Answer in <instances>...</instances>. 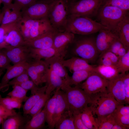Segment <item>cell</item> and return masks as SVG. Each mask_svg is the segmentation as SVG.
<instances>
[{
  "label": "cell",
  "instance_id": "obj_30",
  "mask_svg": "<svg viewBox=\"0 0 129 129\" xmlns=\"http://www.w3.org/2000/svg\"><path fill=\"white\" fill-rule=\"evenodd\" d=\"M94 71L88 70H82L74 72L66 84L70 86L78 85Z\"/></svg>",
  "mask_w": 129,
  "mask_h": 129
},
{
  "label": "cell",
  "instance_id": "obj_48",
  "mask_svg": "<svg viewBox=\"0 0 129 129\" xmlns=\"http://www.w3.org/2000/svg\"><path fill=\"white\" fill-rule=\"evenodd\" d=\"M17 113L13 109H8L0 104V116L5 120Z\"/></svg>",
  "mask_w": 129,
  "mask_h": 129
},
{
  "label": "cell",
  "instance_id": "obj_6",
  "mask_svg": "<svg viewBox=\"0 0 129 129\" xmlns=\"http://www.w3.org/2000/svg\"><path fill=\"white\" fill-rule=\"evenodd\" d=\"M104 0H79L69 2L70 15L90 18L96 16Z\"/></svg>",
  "mask_w": 129,
  "mask_h": 129
},
{
  "label": "cell",
  "instance_id": "obj_49",
  "mask_svg": "<svg viewBox=\"0 0 129 129\" xmlns=\"http://www.w3.org/2000/svg\"><path fill=\"white\" fill-rule=\"evenodd\" d=\"M100 54L107 57L115 66L117 63L119 58L115 54L108 49L102 53Z\"/></svg>",
  "mask_w": 129,
  "mask_h": 129
},
{
  "label": "cell",
  "instance_id": "obj_17",
  "mask_svg": "<svg viewBox=\"0 0 129 129\" xmlns=\"http://www.w3.org/2000/svg\"><path fill=\"white\" fill-rule=\"evenodd\" d=\"M64 59V57L57 55L45 60L48 63L49 67L59 76L65 83H67L70 77L63 64L62 60Z\"/></svg>",
  "mask_w": 129,
  "mask_h": 129
},
{
  "label": "cell",
  "instance_id": "obj_53",
  "mask_svg": "<svg viewBox=\"0 0 129 129\" xmlns=\"http://www.w3.org/2000/svg\"><path fill=\"white\" fill-rule=\"evenodd\" d=\"M114 118L116 121H119L123 124L129 126V114L122 115L118 118Z\"/></svg>",
  "mask_w": 129,
  "mask_h": 129
},
{
  "label": "cell",
  "instance_id": "obj_51",
  "mask_svg": "<svg viewBox=\"0 0 129 129\" xmlns=\"http://www.w3.org/2000/svg\"><path fill=\"white\" fill-rule=\"evenodd\" d=\"M10 62L6 55L0 50V67L7 68L10 66Z\"/></svg>",
  "mask_w": 129,
  "mask_h": 129
},
{
  "label": "cell",
  "instance_id": "obj_36",
  "mask_svg": "<svg viewBox=\"0 0 129 129\" xmlns=\"http://www.w3.org/2000/svg\"><path fill=\"white\" fill-rule=\"evenodd\" d=\"M1 50L6 55L9 60L14 64L24 62H28L30 58L20 55L13 52L8 48L4 49Z\"/></svg>",
  "mask_w": 129,
  "mask_h": 129
},
{
  "label": "cell",
  "instance_id": "obj_26",
  "mask_svg": "<svg viewBox=\"0 0 129 129\" xmlns=\"http://www.w3.org/2000/svg\"><path fill=\"white\" fill-rule=\"evenodd\" d=\"M95 71L105 79L109 81L118 76L120 73L115 66L98 65L95 66Z\"/></svg>",
  "mask_w": 129,
  "mask_h": 129
},
{
  "label": "cell",
  "instance_id": "obj_13",
  "mask_svg": "<svg viewBox=\"0 0 129 129\" xmlns=\"http://www.w3.org/2000/svg\"><path fill=\"white\" fill-rule=\"evenodd\" d=\"M107 89V92L111 93L118 102L122 104H126L122 74L108 81Z\"/></svg>",
  "mask_w": 129,
  "mask_h": 129
},
{
  "label": "cell",
  "instance_id": "obj_32",
  "mask_svg": "<svg viewBox=\"0 0 129 129\" xmlns=\"http://www.w3.org/2000/svg\"><path fill=\"white\" fill-rule=\"evenodd\" d=\"M98 129H112L116 123L112 113L108 116L95 118Z\"/></svg>",
  "mask_w": 129,
  "mask_h": 129
},
{
  "label": "cell",
  "instance_id": "obj_14",
  "mask_svg": "<svg viewBox=\"0 0 129 129\" xmlns=\"http://www.w3.org/2000/svg\"><path fill=\"white\" fill-rule=\"evenodd\" d=\"M98 32L95 39V43L99 54H100L108 49L113 42L118 38L114 34L106 28L102 29Z\"/></svg>",
  "mask_w": 129,
  "mask_h": 129
},
{
  "label": "cell",
  "instance_id": "obj_11",
  "mask_svg": "<svg viewBox=\"0 0 129 129\" xmlns=\"http://www.w3.org/2000/svg\"><path fill=\"white\" fill-rule=\"evenodd\" d=\"M74 38V34L66 31L57 33L54 38L53 47L58 55L64 57L68 45L73 42Z\"/></svg>",
  "mask_w": 129,
  "mask_h": 129
},
{
  "label": "cell",
  "instance_id": "obj_54",
  "mask_svg": "<svg viewBox=\"0 0 129 129\" xmlns=\"http://www.w3.org/2000/svg\"><path fill=\"white\" fill-rule=\"evenodd\" d=\"M129 49H127L124 46L122 47L118 51L117 56L119 58H120L124 55Z\"/></svg>",
  "mask_w": 129,
  "mask_h": 129
},
{
  "label": "cell",
  "instance_id": "obj_9",
  "mask_svg": "<svg viewBox=\"0 0 129 129\" xmlns=\"http://www.w3.org/2000/svg\"><path fill=\"white\" fill-rule=\"evenodd\" d=\"M53 0H38L21 11L22 17L37 20L48 17Z\"/></svg>",
  "mask_w": 129,
  "mask_h": 129
},
{
  "label": "cell",
  "instance_id": "obj_41",
  "mask_svg": "<svg viewBox=\"0 0 129 129\" xmlns=\"http://www.w3.org/2000/svg\"><path fill=\"white\" fill-rule=\"evenodd\" d=\"M26 70L29 77L37 86H38L45 83L43 78L35 71L30 63H29Z\"/></svg>",
  "mask_w": 129,
  "mask_h": 129
},
{
  "label": "cell",
  "instance_id": "obj_55",
  "mask_svg": "<svg viewBox=\"0 0 129 129\" xmlns=\"http://www.w3.org/2000/svg\"><path fill=\"white\" fill-rule=\"evenodd\" d=\"M129 126L115 124L113 125L112 129H129Z\"/></svg>",
  "mask_w": 129,
  "mask_h": 129
},
{
  "label": "cell",
  "instance_id": "obj_40",
  "mask_svg": "<svg viewBox=\"0 0 129 129\" xmlns=\"http://www.w3.org/2000/svg\"><path fill=\"white\" fill-rule=\"evenodd\" d=\"M102 5L113 6L126 11L129 10V0H104Z\"/></svg>",
  "mask_w": 129,
  "mask_h": 129
},
{
  "label": "cell",
  "instance_id": "obj_38",
  "mask_svg": "<svg viewBox=\"0 0 129 129\" xmlns=\"http://www.w3.org/2000/svg\"><path fill=\"white\" fill-rule=\"evenodd\" d=\"M22 102L19 100L9 96L4 98L1 97L0 99V104L10 109H20Z\"/></svg>",
  "mask_w": 129,
  "mask_h": 129
},
{
  "label": "cell",
  "instance_id": "obj_35",
  "mask_svg": "<svg viewBox=\"0 0 129 129\" xmlns=\"http://www.w3.org/2000/svg\"><path fill=\"white\" fill-rule=\"evenodd\" d=\"M17 22L9 24L1 25L0 26V50L7 47L5 40L9 31L16 26Z\"/></svg>",
  "mask_w": 129,
  "mask_h": 129
},
{
  "label": "cell",
  "instance_id": "obj_12",
  "mask_svg": "<svg viewBox=\"0 0 129 129\" xmlns=\"http://www.w3.org/2000/svg\"><path fill=\"white\" fill-rule=\"evenodd\" d=\"M58 32L55 30L48 32L34 39L25 42V45L29 48L40 49L53 47L54 37Z\"/></svg>",
  "mask_w": 129,
  "mask_h": 129
},
{
  "label": "cell",
  "instance_id": "obj_50",
  "mask_svg": "<svg viewBox=\"0 0 129 129\" xmlns=\"http://www.w3.org/2000/svg\"><path fill=\"white\" fill-rule=\"evenodd\" d=\"M124 46L119 40L117 38L111 44L108 50L115 54L117 56L119 49Z\"/></svg>",
  "mask_w": 129,
  "mask_h": 129
},
{
  "label": "cell",
  "instance_id": "obj_42",
  "mask_svg": "<svg viewBox=\"0 0 129 129\" xmlns=\"http://www.w3.org/2000/svg\"><path fill=\"white\" fill-rule=\"evenodd\" d=\"M28 80H29V76L26 70L10 81L8 85L9 86L19 85Z\"/></svg>",
  "mask_w": 129,
  "mask_h": 129
},
{
  "label": "cell",
  "instance_id": "obj_46",
  "mask_svg": "<svg viewBox=\"0 0 129 129\" xmlns=\"http://www.w3.org/2000/svg\"><path fill=\"white\" fill-rule=\"evenodd\" d=\"M112 114L116 118H118L122 115L129 114V105H120Z\"/></svg>",
  "mask_w": 129,
  "mask_h": 129
},
{
  "label": "cell",
  "instance_id": "obj_4",
  "mask_svg": "<svg viewBox=\"0 0 129 129\" xmlns=\"http://www.w3.org/2000/svg\"><path fill=\"white\" fill-rule=\"evenodd\" d=\"M128 14V11L113 6L102 5L96 17L97 22L113 33L120 22Z\"/></svg>",
  "mask_w": 129,
  "mask_h": 129
},
{
  "label": "cell",
  "instance_id": "obj_22",
  "mask_svg": "<svg viewBox=\"0 0 129 129\" xmlns=\"http://www.w3.org/2000/svg\"><path fill=\"white\" fill-rule=\"evenodd\" d=\"M45 81L47 85L45 93L50 95L55 89L61 87L65 83L64 81L49 67L46 75Z\"/></svg>",
  "mask_w": 129,
  "mask_h": 129
},
{
  "label": "cell",
  "instance_id": "obj_31",
  "mask_svg": "<svg viewBox=\"0 0 129 129\" xmlns=\"http://www.w3.org/2000/svg\"><path fill=\"white\" fill-rule=\"evenodd\" d=\"M81 118L88 129H98V126L92 111L88 106L81 113Z\"/></svg>",
  "mask_w": 129,
  "mask_h": 129
},
{
  "label": "cell",
  "instance_id": "obj_10",
  "mask_svg": "<svg viewBox=\"0 0 129 129\" xmlns=\"http://www.w3.org/2000/svg\"><path fill=\"white\" fill-rule=\"evenodd\" d=\"M29 63L24 62L14 64L7 69V71L0 82V91L5 92L9 89V82L27 70Z\"/></svg>",
  "mask_w": 129,
  "mask_h": 129
},
{
  "label": "cell",
  "instance_id": "obj_61",
  "mask_svg": "<svg viewBox=\"0 0 129 129\" xmlns=\"http://www.w3.org/2000/svg\"><path fill=\"white\" fill-rule=\"evenodd\" d=\"M40 0V1H47V0Z\"/></svg>",
  "mask_w": 129,
  "mask_h": 129
},
{
  "label": "cell",
  "instance_id": "obj_7",
  "mask_svg": "<svg viewBox=\"0 0 129 129\" xmlns=\"http://www.w3.org/2000/svg\"><path fill=\"white\" fill-rule=\"evenodd\" d=\"M74 52L78 57L86 60L89 63L95 62L99 54L95 45V39L92 38H84L78 41Z\"/></svg>",
  "mask_w": 129,
  "mask_h": 129
},
{
  "label": "cell",
  "instance_id": "obj_5",
  "mask_svg": "<svg viewBox=\"0 0 129 129\" xmlns=\"http://www.w3.org/2000/svg\"><path fill=\"white\" fill-rule=\"evenodd\" d=\"M69 14L68 0H53L48 18L53 28L59 32L61 29L64 28Z\"/></svg>",
  "mask_w": 129,
  "mask_h": 129
},
{
  "label": "cell",
  "instance_id": "obj_24",
  "mask_svg": "<svg viewBox=\"0 0 129 129\" xmlns=\"http://www.w3.org/2000/svg\"><path fill=\"white\" fill-rule=\"evenodd\" d=\"M45 106L43 109L33 117L23 126L22 129H38L43 128L46 120Z\"/></svg>",
  "mask_w": 129,
  "mask_h": 129
},
{
  "label": "cell",
  "instance_id": "obj_56",
  "mask_svg": "<svg viewBox=\"0 0 129 129\" xmlns=\"http://www.w3.org/2000/svg\"><path fill=\"white\" fill-rule=\"evenodd\" d=\"M3 6H6L9 5L12 3V0H1Z\"/></svg>",
  "mask_w": 129,
  "mask_h": 129
},
{
  "label": "cell",
  "instance_id": "obj_62",
  "mask_svg": "<svg viewBox=\"0 0 129 129\" xmlns=\"http://www.w3.org/2000/svg\"><path fill=\"white\" fill-rule=\"evenodd\" d=\"M1 3H2V2H1V0H0V5Z\"/></svg>",
  "mask_w": 129,
  "mask_h": 129
},
{
  "label": "cell",
  "instance_id": "obj_3",
  "mask_svg": "<svg viewBox=\"0 0 129 129\" xmlns=\"http://www.w3.org/2000/svg\"><path fill=\"white\" fill-rule=\"evenodd\" d=\"M89 106L92 113L97 118L103 117L112 113L117 107L121 104L118 102L110 93H99L90 97Z\"/></svg>",
  "mask_w": 129,
  "mask_h": 129
},
{
  "label": "cell",
  "instance_id": "obj_19",
  "mask_svg": "<svg viewBox=\"0 0 129 129\" xmlns=\"http://www.w3.org/2000/svg\"><path fill=\"white\" fill-rule=\"evenodd\" d=\"M3 16L1 25L17 22L22 18L21 10L12 3L6 6H3L2 11Z\"/></svg>",
  "mask_w": 129,
  "mask_h": 129
},
{
  "label": "cell",
  "instance_id": "obj_33",
  "mask_svg": "<svg viewBox=\"0 0 129 129\" xmlns=\"http://www.w3.org/2000/svg\"><path fill=\"white\" fill-rule=\"evenodd\" d=\"M30 63L35 71L43 78L45 82V78L49 68L46 61L45 60H34Z\"/></svg>",
  "mask_w": 129,
  "mask_h": 129
},
{
  "label": "cell",
  "instance_id": "obj_28",
  "mask_svg": "<svg viewBox=\"0 0 129 129\" xmlns=\"http://www.w3.org/2000/svg\"><path fill=\"white\" fill-rule=\"evenodd\" d=\"M47 85L39 88L37 91L34 94H32L25 101L23 105V111L24 114L27 115L33 106L45 93Z\"/></svg>",
  "mask_w": 129,
  "mask_h": 129
},
{
  "label": "cell",
  "instance_id": "obj_29",
  "mask_svg": "<svg viewBox=\"0 0 129 129\" xmlns=\"http://www.w3.org/2000/svg\"><path fill=\"white\" fill-rule=\"evenodd\" d=\"M58 88L52 97L47 101L45 106L46 112V120L48 125L51 129H53V117L55 105Z\"/></svg>",
  "mask_w": 129,
  "mask_h": 129
},
{
  "label": "cell",
  "instance_id": "obj_57",
  "mask_svg": "<svg viewBox=\"0 0 129 129\" xmlns=\"http://www.w3.org/2000/svg\"><path fill=\"white\" fill-rule=\"evenodd\" d=\"M3 14L2 11L0 12V24H1L3 18Z\"/></svg>",
  "mask_w": 129,
  "mask_h": 129
},
{
  "label": "cell",
  "instance_id": "obj_47",
  "mask_svg": "<svg viewBox=\"0 0 129 129\" xmlns=\"http://www.w3.org/2000/svg\"><path fill=\"white\" fill-rule=\"evenodd\" d=\"M75 129H88L81 118V113L73 114Z\"/></svg>",
  "mask_w": 129,
  "mask_h": 129
},
{
  "label": "cell",
  "instance_id": "obj_2",
  "mask_svg": "<svg viewBox=\"0 0 129 129\" xmlns=\"http://www.w3.org/2000/svg\"><path fill=\"white\" fill-rule=\"evenodd\" d=\"M104 28H106L91 18L70 15L64 27L65 31L82 35L94 33Z\"/></svg>",
  "mask_w": 129,
  "mask_h": 129
},
{
  "label": "cell",
  "instance_id": "obj_16",
  "mask_svg": "<svg viewBox=\"0 0 129 129\" xmlns=\"http://www.w3.org/2000/svg\"><path fill=\"white\" fill-rule=\"evenodd\" d=\"M62 62L64 66L67 68L71 73L82 70H88L95 71V66L90 64L87 60L78 57H73L65 60Z\"/></svg>",
  "mask_w": 129,
  "mask_h": 129
},
{
  "label": "cell",
  "instance_id": "obj_1",
  "mask_svg": "<svg viewBox=\"0 0 129 129\" xmlns=\"http://www.w3.org/2000/svg\"><path fill=\"white\" fill-rule=\"evenodd\" d=\"M60 89L65 94L69 110L73 114L81 113L89 104L90 96L79 85L72 87L64 83Z\"/></svg>",
  "mask_w": 129,
  "mask_h": 129
},
{
  "label": "cell",
  "instance_id": "obj_8",
  "mask_svg": "<svg viewBox=\"0 0 129 129\" xmlns=\"http://www.w3.org/2000/svg\"><path fill=\"white\" fill-rule=\"evenodd\" d=\"M108 81L94 71L84 82L78 85L90 97L99 93L107 92Z\"/></svg>",
  "mask_w": 129,
  "mask_h": 129
},
{
  "label": "cell",
  "instance_id": "obj_25",
  "mask_svg": "<svg viewBox=\"0 0 129 129\" xmlns=\"http://www.w3.org/2000/svg\"><path fill=\"white\" fill-rule=\"evenodd\" d=\"M28 48L30 57L34 60H41L43 59L45 60L54 56L58 55L53 47L44 49Z\"/></svg>",
  "mask_w": 129,
  "mask_h": 129
},
{
  "label": "cell",
  "instance_id": "obj_20",
  "mask_svg": "<svg viewBox=\"0 0 129 129\" xmlns=\"http://www.w3.org/2000/svg\"><path fill=\"white\" fill-rule=\"evenodd\" d=\"M54 30L48 17L36 20L30 31L29 41Z\"/></svg>",
  "mask_w": 129,
  "mask_h": 129
},
{
  "label": "cell",
  "instance_id": "obj_43",
  "mask_svg": "<svg viewBox=\"0 0 129 129\" xmlns=\"http://www.w3.org/2000/svg\"><path fill=\"white\" fill-rule=\"evenodd\" d=\"M122 74V73H121ZM126 104H129V73L122 74Z\"/></svg>",
  "mask_w": 129,
  "mask_h": 129
},
{
  "label": "cell",
  "instance_id": "obj_23",
  "mask_svg": "<svg viewBox=\"0 0 129 129\" xmlns=\"http://www.w3.org/2000/svg\"><path fill=\"white\" fill-rule=\"evenodd\" d=\"M5 41L7 45V47H14L25 45V41L19 30L17 24L9 32Z\"/></svg>",
  "mask_w": 129,
  "mask_h": 129
},
{
  "label": "cell",
  "instance_id": "obj_52",
  "mask_svg": "<svg viewBox=\"0 0 129 129\" xmlns=\"http://www.w3.org/2000/svg\"><path fill=\"white\" fill-rule=\"evenodd\" d=\"M100 55L98 60L99 65L106 66H115L111 61L108 58L102 55Z\"/></svg>",
  "mask_w": 129,
  "mask_h": 129
},
{
  "label": "cell",
  "instance_id": "obj_27",
  "mask_svg": "<svg viewBox=\"0 0 129 129\" xmlns=\"http://www.w3.org/2000/svg\"><path fill=\"white\" fill-rule=\"evenodd\" d=\"M57 129H75L73 114L69 110L62 115L55 125Z\"/></svg>",
  "mask_w": 129,
  "mask_h": 129
},
{
  "label": "cell",
  "instance_id": "obj_34",
  "mask_svg": "<svg viewBox=\"0 0 129 129\" xmlns=\"http://www.w3.org/2000/svg\"><path fill=\"white\" fill-rule=\"evenodd\" d=\"M13 90L7 94L8 96L16 99L22 102L25 101L29 97L27 96L28 91L19 85L12 86Z\"/></svg>",
  "mask_w": 129,
  "mask_h": 129
},
{
  "label": "cell",
  "instance_id": "obj_44",
  "mask_svg": "<svg viewBox=\"0 0 129 129\" xmlns=\"http://www.w3.org/2000/svg\"><path fill=\"white\" fill-rule=\"evenodd\" d=\"M27 91L30 90L32 94L35 93L39 87L32 80H28L19 85Z\"/></svg>",
  "mask_w": 129,
  "mask_h": 129
},
{
  "label": "cell",
  "instance_id": "obj_21",
  "mask_svg": "<svg viewBox=\"0 0 129 129\" xmlns=\"http://www.w3.org/2000/svg\"><path fill=\"white\" fill-rule=\"evenodd\" d=\"M28 117L24 116L20 113H17L4 120L1 124V129H22L29 120Z\"/></svg>",
  "mask_w": 129,
  "mask_h": 129
},
{
  "label": "cell",
  "instance_id": "obj_39",
  "mask_svg": "<svg viewBox=\"0 0 129 129\" xmlns=\"http://www.w3.org/2000/svg\"><path fill=\"white\" fill-rule=\"evenodd\" d=\"M120 74H124L129 70V49L123 56L119 58L115 66Z\"/></svg>",
  "mask_w": 129,
  "mask_h": 129
},
{
  "label": "cell",
  "instance_id": "obj_63",
  "mask_svg": "<svg viewBox=\"0 0 129 129\" xmlns=\"http://www.w3.org/2000/svg\"><path fill=\"white\" fill-rule=\"evenodd\" d=\"M2 97L1 96V95L0 94V98Z\"/></svg>",
  "mask_w": 129,
  "mask_h": 129
},
{
  "label": "cell",
  "instance_id": "obj_37",
  "mask_svg": "<svg viewBox=\"0 0 129 129\" xmlns=\"http://www.w3.org/2000/svg\"><path fill=\"white\" fill-rule=\"evenodd\" d=\"M50 95L45 93L33 106L28 114L32 117L40 112L49 99Z\"/></svg>",
  "mask_w": 129,
  "mask_h": 129
},
{
  "label": "cell",
  "instance_id": "obj_59",
  "mask_svg": "<svg viewBox=\"0 0 129 129\" xmlns=\"http://www.w3.org/2000/svg\"><path fill=\"white\" fill-rule=\"evenodd\" d=\"M3 73L2 70H0V77L1 76Z\"/></svg>",
  "mask_w": 129,
  "mask_h": 129
},
{
  "label": "cell",
  "instance_id": "obj_60",
  "mask_svg": "<svg viewBox=\"0 0 129 129\" xmlns=\"http://www.w3.org/2000/svg\"><path fill=\"white\" fill-rule=\"evenodd\" d=\"M78 0H70V2L75 1H76Z\"/></svg>",
  "mask_w": 129,
  "mask_h": 129
},
{
  "label": "cell",
  "instance_id": "obj_18",
  "mask_svg": "<svg viewBox=\"0 0 129 129\" xmlns=\"http://www.w3.org/2000/svg\"><path fill=\"white\" fill-rule=\"evenodd\" d=\"M58 88L54 113L53 117L54 128L63 114L69 110L65 94L61 89Z\"/></svg>",
  "mask_w": 129,
  "mask_h": 129
},
{
  "label": "cell",
  "instance_id": "obj_58",
  "mask_svg": "<svg viewBox=\"0 0 129 129\" xmlns=\"http://www.w3.org/2000/svg\"><path fill=\"white\" fill-rule=\"evenodd\" d=\"M4 119L1 117L0 116V125L2 124Z\"/></svg>",
  "mask_w": 129,
  "mask_h": 129
},
{
  "label": "cell",
  "instance_id": "obj_15",
  "mask_svg": "<svg viewBox=\"0 0 129 129\" xmlns=\"http://www.w3.org/2000/svg\"><path fill=\"white\" fill-rule=\"evenodd\" d=\"M127 49H129V16H125L113 32Z\"/></svg>",
  "mask_w": 129,
  "mask_h": 129
},
{
  "label": "cell",
  "instance_id": "obj_45",
  "mask_svg": "<svg viewBox=\"0 0 129 129\" xmlns=\"http://www.w3.org/2000/svg\"><path fill=\"white\" fill-rule=\"evenodd\" d=\"M38 0H14V4L21 11L33 4Z\"/></svg>",
  "mask_w": 129,
  "mask_h": 129
}]
</instances>
